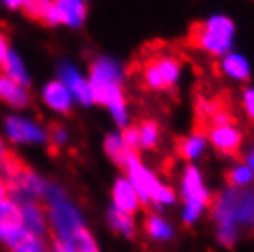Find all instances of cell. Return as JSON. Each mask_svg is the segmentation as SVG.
<instances>
[{
    "instance_id": "7c38bea8",
    "label": "cell",
    "mask_w": 254,
    "mask_h": 252,
    "mask_svg": "<svg viewBox=\"0 0 254 252\" xmlns=\"http://www.w3.org/2000/svg\"><path fill=\"white\" fill-rule=\"evenodd\" d=\"M0 100L11 107L22 109L30 103V94H28L26 87L15 83L4 74H0Z\"/></svg>"
},
{
    "instance_id": "83f0119b",
    "label": "cell",
    "mask_w": 254,
    "mask_h": 252,
    "mask_svg": "<svg viewBox=\"0 0 254 252\" xmlns=\"http://www.w3.org/2000/svg\"><path fill=\"white\" fill-rule=\"evenodd\" d=\"M7 155H9V151H7V147L4 145V142L0 140V168L4 166V162H6Z\"/></svg>"
},
{
    "instance_id": "ffe728a7",
    "label": "cell",
    "mask_w": 254,
    "mask_h": 252,
    "mask_svg": "<svg viewBox=\"0 0 254 252\" xmlns=\"http://www.w3.org/2000/svg\"><path fill=\"white\" fill-rule=\"evenodd\" d=\"M140 132V145L142 147H147V149H153L157 142H159V126L153 120H144L138 126Z\"/></svg>"
},
{
    "instance_id": "277c9868",
    "label": "cell",
    "mask_w": 254,
    "mask_h": 252,
    "mask_svg": "<svg viewBox=\"0 0 254 252\" xmlns=\"http://www.w3.org/2000/svg\"><path fill=\"white\" fill-rule=\"evenodd\" d=\"M206 136L210 138L212 145L217 151L229 157H240V147H242V132L234 126H219L212 127Z\"/></svg>"
},
{
    "instance_id": "ac0fdd59",
    "label": "cell",
    "mask_w": 254,
    "mask_h": 252,
    "mask_svg": "<svg viewBox=\"0 0 254 252\" xmlns=\"http://www.w3.org/2000/svg\"><path fill=\"white\" fill-rule=\"evenodd\" d=\"M204 147V136L199 132H193L191 136H185V138L177 140V153L185 160H193L201 155Z\"/></svg>"
},
{
    "instance_id": "30bf717a",
    "label": "cell",
    "mask_w": 254,
    "mask_h": 252,
    "mask_svg": "<svg viewBox=\"0 0 254 252\" xmlns=\"http://www.w3.org/2000/svg\"><path fill=\"white\" fill-rule=\"evenodd\" d=\"M185 197L186 202H193L199 206H206L210 202V197L206 189L203 188V181L199 171L193 166H188L185 171Z\"/></svg>"
},
{
    "instance_id": "5b68a950",
    "label": "cell",
    "mask_w": 254,
    "mask_h": 252,
    "mask_svg": "<svg viewBox=\"0 0 254 252\" xmlns=\"http://www.w3.org/2000/svg\"><path fill=\"white\" fill-rule=\"evenodd\" d=\"M22 228V212L19 204L9 197L0 201V243L7 245V241Z\"/></svg>"
},
{
    "instance_id": "5bb4252c",
    "label": "cell",
    "mask_w": 254,
    "mask_h": 252,
    "mask_svg": "<svg viewBox=\"0 0 254 252\" xmlns=\"http://www.w3.org/2000/svg\"><path fill=\"white\" fill-rule=\"evenodd\" d=\"M6 247L11 252H46L45 243L41 241V238L33 236L26 228H22V230L15 234L11 240L7 241Z\"/></svg>"
},
{
    "instance_id": "ba28073f",
    "label": "cell",
    "mask_w": 254,
    "mask_h": 252,
    "mask_svg": "<svg viewBox=\"0 0 254 252\" xmlns=\"http://www.w3.org/2000/svg\"><path fill=\"white\" fill-rule=\"evenodd\" d=\"M61 79H63L61 83L68 88L70 94L76 96L83 105H89V103H92V90H90V83L85 81V79L77 74L76 68H72L70 64H64V66H61Z\"/></svg>"
},
{
    "instance_id": "d4e9b609",
    "label": "cell",
    "mask_w": 254,
    "mask_h": 252,
    "mask_svg": "<svg viewBox=\"0 0 254 252\" xmlns=\"http://www.w3.org/2000/svg\"><path fill=\"white\" fill-rule=\"evenodd\" d=\"M243 109L251 120H254V88H247L243 92Z\"/></svg>"
},
{
    "instance_id": "44dd1931",
    "label": "cell",
    "mask_w": 254,
    "mask_h": 252,
    "mask_svg": "<svg viewBox=\"0 0 254 252\" xmlns=\"http://www.w3.org/2000/svg\"><path fill=\"white\" fill-rule=\"evenodd\" d=\"M144 227H146V232L149 234L151 238H155V240H170V238H172V228L168 227L162 219H159L157 215L146 217Z\"/></svg>"
},
{
    "instance_id": "9a60e30c",
    "label": "cell",
    "mask_w": 254,
    "mask_h": 252,
    "mask_svg": "<svg viewBox=\"0 0 254 252\" xmlns=\"http://www.w3.org/2000/svg\"><path fill=\"white\" fill-rule=\"evenodd\" d=\"M0 68H2V74H4V76L13 79L15 83H19V85H22V87H26V85L30 83L24 64H22V61H20L19 56H17L15 52L9 50V54L6 56V59H4V63H2Z\"/></svg>"
},
{
    "instance_id": "d6986e66",
    "label": "cell",
    "mask_w": 254,
    "mask_h": 252,
    "mask_svg": "<svg viewBox=\"0 0 254 252\" xmlns=\"http://www.w3.org/2000/svg\"><path fill=\"white\" fill-rule=\"evenodd\" d=\"M109 223H111V227L115 228L116 232L126 234V236H133V221H131V217L126 212H122L118 208H111L109 210Z\"/></svg>"
},
{
    "instance_id": "7a4b0ae2",
    "label": "cell",
    "mask_w": 254,
    "mask_h": 252,
    "mask_svg": "<svg viewBox=\"0 0 254 252\" xmlns=\"http://www.w3.org/2000/svg\"><path fill=\"white\" fill-rule=\"evenodd\" d=\"M188 44L212 56H223L230 50L234 39V22L227 17H212L193 22L188 32Z\"/></svg>"
},
{
    "instance_id": "3957f363",
    "label": "cell",
    "mask_w": 254,
    "mask_h": 252,
    "mask_svg": "<svg viewBox=\"0 0 254 252\" xmlns=\"http://www.w3.org/2000/svg\"><path fill=\"white\" fill-rule=\"evenodd\" d=\"M140 74L147 88L170 90L181 76V61L164 50H153L140 64Z\"/></svg>"
},
{
    "instance_id": "484cf974",
    "label": "cell",
    "mask_w": 254,
    "mask_h": 252,
    "mask_svg": "<svg viewBox=\"0 0 254 252\" xmlns=\"http://www.w3.org/2000/svg\"><path fill=\"white\" fill-rule=\"evenodd\" d=\"M50 138L56 142V144H63L64 140H66V131H64L63 127L61 126H52V129H50Z\"/></svg>"
},
{
    "instance_id": "6da1fadb",
    "label": "cell",
    "mask_w": 254,
    "mask_h": 252,
    "mask_svg": "<svg viewBox=\"0 0 254 252\" xmlns=\"http://www.w3.org/2000/svg\"><path fill=\"white\" fill-rule=\"evenodd\" d=\"M90 90L92 101L107 105L118 124H126V100L122 94V74L115 61L96 59L90 66Z\"/></svg>"
},
{
    "instance_id": "603a6c76",
    "label": "cell",
    "mask_w": 254,
    "mask_h": 252,
    "mask_svg": "<svg viewBox=\"0 0 254 252\" xmlns=\"http://www.w3.org/2000/svg\"><path fill=\"white\" fill-rule=\"evenodd\" d=\"M227 183L232 186V188H240L243 184H247L253 181V171L249 166H236L234 170L227 171Z\"/></svg>"
},
{
    "instance_id": "8fae6325",
    "label": "cell",
    "mask_w": 254,
    "mask_h": 252,
    "mask_svg": "<svg viewBox=\"0 0 254 252\" xmlns=\"http://www.w3.org/2000/svg\"><path fill=\"white\" fill-rule=\"evenodd\" d=\"M43 98H45V103L48 107H52L58 113H70V107H72V94L68 92V88L64 87L61 81H52L45 87V92H43Z\"/></svg>"
},
{
    "instance_id": "9c48e42d",
    "label": "cell",
    "mask_w": 254,
    "mask_h": 252,
    "mask_svg": "<svg viewBox=\"0 0 254 252\" xmlns=\"http://www.w3.org/2000/svg\"><path fill=\"white\" fill-rule=\"evenodd\" d=\"M20 212H22V227L28 232H32L37 238L45 236L46 230H48V227H46V212L37 201L22 204Z\"/></svg>"
},
{
    "instance_id": "4dcf8cb0",
    "label": "cell",
    "mask_w": 254,
    "mask_h": 252,
    "mask_svg": "<svg viewBox=\"0 0 254 252\" xmlns=\"http://www.w3.org/2000/svg\"><path fill=\"white\" fill-rule=\"evenodd\" d=\"M247 162H249V168H251V171H254V147L251 149V153H249Z\"/></svg>"
},
{
    "instance_id": "2e32d148",
    "label": "cell",
    "mask_w": 254,
    "mask_h": 252,
    "mask_svg": "<svg viewBox=\"0 0 254 252\" xmlns=\"http://www.w3.org/2000/svg\"><path fill=\"white\" fill-rule=\"evenodd\" d=\"M223 72L232 79L238 81H247L251 76V70H249V63L245 61V57L238 56V54H229V56L223 59L221 63Z\"/></svg>"
},
{
    "instance_id": "7402d4cb",
    "label": "cell",
    "mask_w": 254,
    "mask_h": 252,
    "mask_svg": "<svg viewBox=\"0 0 254 252\" xmlns=\"http://www.w3.org/2000/svg\"><path fill=\"white\" fill-rule=\"evenodd\" d=\"M52 2H54V0H24L22 9H24V13L30 19L41 20V22H43L46 11H48V7L52 6Z\"/></svg>"
},
{
    "instance_id": "f1b7e54d",
    "label": "cell",
    "mask_w": 254,
    "mask_h": 252,
    "mask_svg": "<svg viewBox=\"0 0 254 252\" xmlns=\"http://www.w3.org/2000/svg\"><path fill=\"white\" fill-rule=\"evenodd\" d=\"M4 199H7V184L4 177L0 175V201H4Z\"/></svg>"
},
{
    "instance_id": "4316f807",
    "label": "cell",
    "mask_w": 254,
    "mask_h": 252,
    "mask_svg": "<svg viewBox=\"0 0 254 252\" xmlns=\"http://www.w3.org/2000/svg\"><path fill=\"white\" fill-rule=\"evenodd\" d=\"M7 54H9V43H7L6 35L0 32V66H2V63H4V59H6Z\"/></svg>"
},
{
    "instance_id": "cb8c5ba5",
    "label": "cell",
    "mask_w": 254,
    "mask_h": 252,
    "mask_svg": "<svg viewBox=\"0 0 254 252\" xmlns=\"http://www.w3.org/2000/svg\"><path fill=\"white\" fill-rule=\"evenodd\" d=\"M122 140L126 142V145L131 149V151H136L140 147V132H138V127L133 126V127H126L124 132H122Z\"/></svg>"
},
{
    "instance_id": "f546056e",
    "label": "cell",
    "mask_w": 254,
    "mask_h": 252,
    "mask_svg": "<svg viewBox=\"0 0 254 252\" xmlns=\"http://www.w3.org/2000/svg\"><path fill=\"white\" fill-rule=\"evenodd\" d=\"M4 4H6L7 7H11V9H15V7H22V4H24V0H4Z\"/></svg>"
},
{
    "instance_id": "e0dca14e",
    "label": "cell",
    "mask_w": 254,
    "mask_h": 252,
    "mask_svg": "<svg viewBox=\"0 0 254 252\" xmlns=\"http://www.w3.org/2000/svg\"><path fill=\"white\" fill-rule=\"evenodd\" d=\"M105 151H107L109 158H111L113 162H116L120 168H124V170H126L127 160L131 157V153H134L127 147L126 142H124L122 136H118V134L107 136V140H105Z\"/></svg>"
},
{
    "instance_id": "8992f818",
    "label": "cell",
    "mask_w": 254,
    "mask_h": 252,
    "mask_svg": "<svg viewBox=\"0 0 254 252\" xmlns=\"http://www.w3.org/2000/svg\"><path fill=\"white\" fill-rule=\"evenodd\" d=\"M6 132L7 136L17 142V144H33V142H43L46 138L45 131L39 126L32 124L30 120L11 116L6 122Z\"/></svg>"
},
{
    "instance_id": "52a82bcc",
    "label": "cell",
    "mask_w": 254,
    "mask_h": 252,
    "mask_svg": "<svg viewBox=\"0 0 254 252\" xmlns=\"http://www.w3.org/2000/svg\"><path fill=\"white\" fill-rule=\"evenodd\" d=\"M58 9L59 24L79 28L87 17V4L83 0H54Z\"/></svg>"
},
{
    "instance_id": "4fadbf2b",
    "label": "cell",
    "mask_w": 254,
    "mask_h": 252,
    "mask_svg": "<svg viewBox=\"0 0 254 252\" xmlns=\"http://www.w3.org/2000/svg\"><path fill=\"white\" fill-rule=\"evenodd\" d=\"M113 197H115V208L126 212L127 215L134 214L140 204L138 195H136V191H134L133 184L129 183V181H126V179H120V181L115 184Z\"/></svg>"
}]
</instances>
